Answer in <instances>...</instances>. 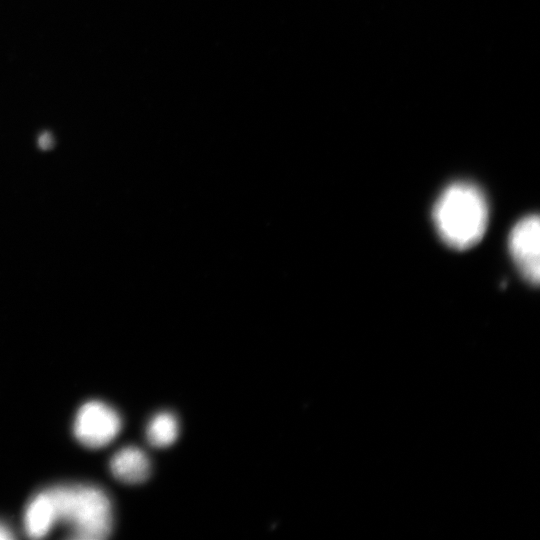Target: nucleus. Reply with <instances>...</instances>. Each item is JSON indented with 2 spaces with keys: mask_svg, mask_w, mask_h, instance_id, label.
<instances>
[{
  "mask_svg": "<svg viewBox=\"0 0 540 540\" xmlns=\"http://www.w3.org/2000/svg\"><path fill=\"white\" fill-rule=\"evenodd\" d=\"M37 147L42 152H48L54 149L56 140L52 132L43 131L37 137Z\"/></svg>",
  "mask_w": 540,
  "mask_h": 540,
  "instance_id": "nucleus-8",
  "label": "nucleus"
},
{
  "mask_svg": "<svg viewBox=\"0 0 540 540\" xmlns=\"http://www.w3.org/2000/svg\"><path fill=\"white\" fill-rule=\"evenodd\" d=\"M179 434L177 418L170 412H160L149 421L146 436L154 447H167L175 442Z\"/></svg>",
  "mask_w": 540,
  "mask_h": 540,
  "instance_id": "nucleus-7",
  "label": "nucleus"
},
{
  "mask_svg": "<svg viewBox=\"0 0 540 540\" xmlns=\"http://www.w3.org/2000/svg\"><path fill=\"white\" fill-rule=\"evenodd\" d=\"M56 520L70 527L68 538L100 540L113 527L112 506L108 496L94 486H56L47 490Z\"/></svg>",
  "mask_w": 540,
  "mask_h": 540,
  "instance_id": "nucleus-2",
  "label": "nucleus"
},
{
  "mask_svg": "<svg viewBox=\"0 0 540 540\" xmlns=\"http://www.w3.org/2000/svg\"><path fill=\"white\" fill-rule=\"evenodd\" d=\"M12 538L13 534L11 533L10 529L4 524L0 523V540H7Z\"/></svg>",
  "mask_w": 540,
  "mask_h": 540,
  "instance_id": "nucleus-9",
  "label": "nucleus"
},
{
  "mask_svg": "<svg viewBox=\"0 0 540 540\" xmlns=\"http://www.w3.org/2000/svg\"><path fill=\"white\" fill-rule=\"evenodd\" d=\"M112 474L126 484H140L150 475V461L141 449L127 446L118 450L110 461Z\"/></svg>",
  "mask_w": 540,
  "mask_h": 540,
  "instance_id": "nucleus-5",
  "label": "nucleus"
},
{
  "mask_svg": "<svg viewBox=\"0 0 540 540\" xmlns=\"http://www.w3.org/2000/svg\"><path fill=\"white\" fill-rule=\"evenodd\" d=\"M74 434L85 446L99 448L110 443L121 429V418L110 406L100 401L85 403L74 421Z\"/></svg>",
  "mask_w": 540,
  "mask_h": 540,
  "instance_id": "nucleus-3",
  "label": "nucleus"
},
{
  "mask_svg": "<svg viewBox=\"0 0 540 540\" xmlns=\"http://www.w3.org/2000/svg\"><path fill=\"white\" fill-rule=\"evenodd\" d=\"M540 227L537 215L519 220L509 235L510 254L524 279L537 286L540 279Z\"/></svg>",
  "mask_w": 540,
  "mask_h": 540,
  "instance_id": "nucleus-4",
  "label": "nucleus"
},
{
  "mask_svg": "<svg viewBox=\"0 0 540 540\" xmlns=\"http://www.w3.org/2000/svg\"><path fill=\"white\" fill-rule=\"evenodd\" d=\"M433 221L448 246L463 250L478 243L488 223V205L482 191L467 182L446 187L433 208Z\"/></svg>",
  "mask_w": 540,
  "mask_h": 540,
  "instance_id": "nucleus-1",
  "label": "nucleus"
},
{
  "mask_svg": "<svg viewBox=\"0 0 540 540\" xmlns=\"http://www.w3.org/2000/svg\"><path fill=\"white\" fill-rule=\"evenodd\" d=\"M55 521L54 507L47 491L37 494L25 511V532L31 538H42L49 533Z\"/></svg>",
  "mask_w": 540,
  "mask_h": 540,
  "instance_id": "nucleus-6",
  "label": "nucleus"
}]
</instances>
